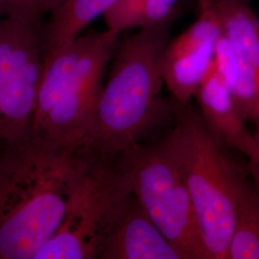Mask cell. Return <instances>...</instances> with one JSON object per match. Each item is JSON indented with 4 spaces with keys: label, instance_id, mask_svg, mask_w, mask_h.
I'll return each mask as SVG.
<instances>
[{
    "label": "cell",
    "instance_id": "19",
    "mask_svg": "<svg viewBox=\"0 0 259 259\" xmlns=\"http://www.w3.org/2000/svg\"><path fill=\"white\" fill-rule=\"evenodd\" d=\"M1 21H2V19L0 18V25H1Z\"/></svg>",
    "mask_w": 259,
    "mask_h": 259
},
{
    "label": "cell",
    "instance_id": "10",
    "mask_svg": "<svg viewBox=\"0 0 259 259\" xmlns=\"http://www.w3.org/2000/svg\"><path fill=\"white\" fill-rule=\"evenodd\" d=\"M194 100L206 127L229 149L252 161L256 157L253 135L246 127L232 90L223 82L213 65L200 84Z\"/></svg>",
    "mask_w": 259,
    "mask_h": 259
},
{
    "label": "cell",
    "instance_id": "1",
    "mask_svg": "<svg viewBox=\"0 0 259 259\" xmlns=\"http://www.w3.org/2000/svg\"><path fill=\"white\" fill-rule=\"evenodd\" d=\"M182 8L156 25L119 37L82 151L117 157L170 123L171 100L161 96L159 59Z\"/></svg>",
    "mask_w": 259,
    "mask_h": 259
},
{
    "label": "cell",
    "instance_id": "7",
    "mask_svg": "<svg viewBox=\"0 0 259 259\" xmlns=\"http://www.w3.org/2000/svg\"><path fill=\"white\" fill-rule=\"evenodd\" d=\"M37 10H19L0 25V148L31 138L45 66L42 25Z\"/></svg>",
    "mask_w": 259,
    "mask_h": 259
},
{
    "label": "cell",
    "instance_id": "15",
    "mask_svg": "<svg viewBox=\"0 0 259 259\" xmlns=\"http://www.w3.org/2000/svg\"><path fill=\"white\" fill-rule=\"evenodd\" d=\"M212 65L218 76L233 93L237 81V64L232 44L222 30L215 46Z\"/></svg>",
    "mask_w": 259,
    "mask_h": 259
},
{
    "label": "cell",
    "instance_id": "9",
    "mask_svg": "<svg viewBox=\"0 0 259 259\" xmlns=\"http://www.w3.org/2000/svg\"><path fill=\"white\" fill-rule=\"evenodd\" d=\"M207 1L234 51L236 106L245 120H254L259 114V18L251 7V0Z\"/></svg>",
    "mask_w": 259,
    "mask_h": 259
},
{
    "label": "cell",
    "instance_id": "18",
    "mask_svg": "<svg viewBox=\"0 0 259 259\" xmlns=\"http://www.w3.org/2000/svg\"><path fill=\"white\" fill-rule=\"evenodd\" d=\"M255 122V126H256V129H255V133L252 134L253 135V139H254V142H255V146H256V157L254 160H252L253 162H259V115L256 116V118L254 119ZM249 161V160H248Z\"/></svg>",
    "mask_w": 259,
    "mask_h": 259
},
{
    "label": "cell",
    "instance_id": "12",
    "mask_svg": "<svg viewBox=\"0 0 259 259\" xmlns=\"http://www.w3.org/2000/svg\"><path fill=\"white\" fill-rule=\"evenodd\" d=\"M118 0H61L45 19V57L79 37L94 19L104 16Z\"/></svg>",
    "mask_w": 259,
    "mask_h": 259
},
{
    "label": "cell",
    "instance_id": "3",
    "mask_svg": "<svg viewBox=\"0 0 259 259\" xmlns=\"http://www.w3.org/2000/svg\"><path fill=\"white\" fill-rule=\"evenodd\" d=\"M170 100L172 119L160 139L185 180L208 259H228L238 197L249 174L206 127L196 105Z\"/></svg>",
    "mask_w": 259,
    "mask_h": 259
},
{
    "label": "cell",
    "instance_id": "14",
    "mask_svg": "<svg viewBox=\"0 0 259 259\" xmlns=\"http://www.w3.org/2000/svg\"><path fill=\"white\" fill-rule=\"evenodd\" d=\"M181 7V0H118L103 17L107 29L121 34L156 25Z\"/></svg>",
    "mask_w": 259,
    "mask_h": 259
},
{
    "label": "cell",
    "instance_id": "17",
    "mask_svg": "<svg viewBox=\"0 0 259 259\" xmlns=\"http://www.w3.org/2000/svg\"><path fill=\"white\" fill-rule=\"evenodd\" d=\"M245 167L251 182L259 188V162L247 161V163H245Z\"/></svg>",
    "mask_w": 259,
    "mask_h": 259
},
{
    "label": "cell",
    "instance_id": "4",
    "mask_svg": "<svg viewBox=\"0 0 259 259\" xmlns=\"http://www.w3.org/2000/svg\"><path fill=\"white\" fill-rule=\"evenodd\" d=\"M120 34L80 35L45 57L31 137L54 148L80 149Z\"/></svg>",
    "mask_w": 259,
    "mask_h": 259
},
{
    "label": "cell",
    "instance_id": "5",
    "mask_svg": "<svg viewBox=\"0 0 259 259\" xmlns=\"http://www.w3.org/2000/svg\"><path fill=\"white\" fill-rule=\"evenodd\" d=\"M132 192L118 157L87 153L62 222L34 259L100 258Z\"/></svg>",
    "mask_w": 259,
    "mask_h": 259
},
{
    "label": "cell",
    "instance_id": "6",
    "mask_svg": "<svg viewBox=\"0 0 259 259\" xmlns=\"http://www.w3.org/2000/svg\"><path fill=\"white\" fill-rule=\"evenodd\" d=\"M117 157L133 192L182 259H208L185 180L160 137Z\"/></svg>",
    "mask_w": 259,
    "mask_h": 259
},
{
    "label": "cell",
    "instance_id": "8",
    "mask_svg": "<svg viewBox=\"0 0 259 259\" xmlns=\"http://www.w3.org/2000/svg\"><path fill=\"white\" fill-rule=\"evenodd\" d=\"M194 22L170 38L159 59V71L171 97L192 102L204 76L212 65L217 39L221 34L218 17L207 0L198 1Z\"/></svg>",
    "mask_w": 259,
    "mask_h": 259
},
{
    "label": "cell",
    "instance_id": "16",
    "mask_svg": "<svg viewBox=\"0 0 259 259\" xmlns=\"http://www.w3.org/2000/svg\"><path fill=\"white\" fill-rule=\"evenodd\" d=\"M61 0H0V18L3 19L19 10H37L42 16H47Z\"/></svg>",
    "mask_w": 259,
    "mask_h": 259
},
{
    "label": "cell",
    "instance_id": "2",
    "mask_svg": "<svg viewBox=\"0 0 259 259\" xmlns=\"http://www.w3.org/2000/svg\"><path fill=\"white\" fill-rule=\"evenodd\" d=\"M87 153L35 138L0 148V259H34L58 230Z\"/></svg>",
    "mask_w": 259,
    "mask_h": 259
},
{
    "label": "cell",
    "instance_id": "13",
    "mask_svg": "<svg viewBox=\"0 0 259 259\" xmlns=\"http://www.w3.org/2000/svg\"><path fill=\"white\" fill-rule=\"evenodd\" d=\"M228 259H259V188L250 176L241 187Z\"/></svg>",
    "mask_w": 259,
    "mask_h": 259
},
{
    "label": "cell",
    "instance_id": "11",
    "mask_svg": "<svg viewBox=\"0 0 259 259\" xmlns=\"http://www.w3.org/2000/svg\"><path fill=\"white\" fill-rule=\"evenodd\" d=\"M99 259H182L134 192Z\"/></svg>",
    "mask_w": 259,
    "mask_h": 259
},
{
    "label": "cell",
    "instance_id": "20",
    "mask_svg": "<svg viewBox=\"0 0 259 259\" xmlns=\"http://www.w3.org/2000/svg\"><path fill=\"white\" fill-rule=\"evenodd\" d=\"M258 115H259V114H258Z\"/></svg>",
    "mask_w": 259,
    "mask_h": 259
}]
</instances>
